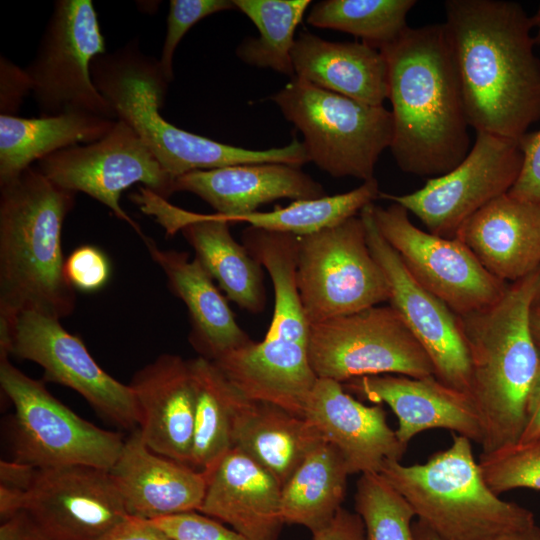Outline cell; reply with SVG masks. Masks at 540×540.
I'll use <instances>...</instances> for the list:
<instances>
[{
  "instance_id": "1f68e13d",
  "label": "cell",
  "mask_w": 540,
  "mask_h": 540,
  "mask_svg": "<svg viewBox=\"0 0 540 540\" xmlns=\"http://www.w3.org/2000/svg\"><path fill=\"white\" fill-rule=\"evenodd\" d=\"M188 363L195 396L189 465L207 475L233 448V421L244 395L213 361L199 356Z\"/></svg>"
},
{
  "instance_id": "30bf717a",
  "label": "cell",
  "mask_w": 540,
  "mask_h": 540,
  "mask_svg": "<svg viewBox=\"0 0 540 540\" xmlns=\"http://www.w3.org/2000/svg\"><path fill=\"white\" fill-rule=\"evenodd\" d=\"M308 360L317 378L340 383L374 375H435L427 353L390 305L310 325Z\"/></svg>"
},
{
  "instance_id": "ac0fdd59",
  "label": "cell",
  "mask_w": 540,
  "mask_h": 540,
  "mask_svg": "<svg viewBox=\"0 0 540 540\" xmlns=\"http://www.w3.org/2000/svg\"><path fill=\"white\" fill-rule=\"evenodd\" d=\"M350 394L387 404L398 419V439L408 446L417 434L442 428L482 444L484 431L472 396L441 382L435 375L412 378L374 375L342 383Z\"/></svg>"
},
{
  "instance_id": "7bdbcfd3",
  "label": "cell",
  "mask_w": 540,
  "mask_h": 540,
  "mask_svg": "<svg viewBox=\"0 0 540 540\" xmlns=\"http://www.w3.org/2000/svg\"><path fill=\"white\" fill-rule=\"evenodd\" d=\"M312 535L313 540H366L361 517L343 507L326 525L313 531Z\"/></svg>"
},
{
  "instance_id": "4fadbf2b",
  "label": "cell",
  "mask_w": 540,
  "mask_h": 540,
  "mask_svg": "<svg viewBox=\"0 0 540 540\" xmlns=\"http://www.w3.org/2000/svg\"><path fill=\"white\" fill-rule=\"evenodd\" d=\"M523 162L518 140L476 132L464 160L448 173L430 178L420 189L403 195L381 193L413 213L437 236L454 238L476 212L506 194Z\"/></svg>"
},
{
  "instance_id": "f546056e",
  "label": "cell",
  "mask_w": 540,
  "mask_h": 540,
  "mask_svg": "<svg viewBox=\"0 0 540 540\" xmlns=\"http://www.w3.org/2000/svg\"><path fill=\"white\" fill-rule=\"evenodd\" d=\"M116 120L82 112L21 118L0 115V184L17 177L32 162L59 150L103 138Z\"/></svg>"
},
{
  "instance_id": "74e56055",
  "label": "cell",
  "mask_w": 540,
  "mask_h": 540,
  "mask_svg": "<svg viewBox=\"0 0 540 540\" xmlns=\"http://www.w3.org/2000/svg\"><path fill=\"white\" fill-rule=\"evenodd\" d=\"M236 9L228 0H172L169 4L167 32L164 40L160 69L170 83L173 80V56L176 47L189 29L203 18L221 11Z\"/></svg>"
},
{
  "instance_id": "9c48e42d",
  "label": "cell",
  "mask_w": 540,
  "mask_h": 540,
  "mask_svg": "<svg viewBox=\"0 0 540 540\" xmlns=\"http://www.w3.org/2000/svg\"><path fill=\"white\" fill-rule=\"evenodd\" d=\"M296 280L310 325L378 306L390 297L360 216L298 236Z\"/></svg>"
},
{
  "instance_id": "9a60e30c",
  "label": "cell",
  "mask_w": 540,
  "mask_h": 540,
  "mask_svg": "<svg viewBox=\"0 0 540 540\" xmlns=\"http://www.w3.org/2000/svg\"><path fill=\"white\" fill-rule=\"evenodd\" d=\"M408 211L397 203L373 205L381 235L425 289L456 315H466L495 303L509 283L490 274L458 238L437 236L416 227Z\"/></svg>"
},
{
  "instance_id": "2e32d148",
  "label": "cell",
  "mask_w": 540,
  "mask_h": 540,
  "mask_svg": "<svg viewBox=\"0 0 540 540\" xmlns=\"http://www.w3.org/2000/svg\"><path fill=\"white\" fill-rule=\"evenodd\" d=\"M30 540H100L128 512L109 470L38 469L19 512Z\"/></svg>"
},
{
  "instance_id": "277c9868",
  "label": "cell",
  "mask_w": 540,
  "mask_h": 540,
  "mask_svg": "<svg viewBox=\"0 0 540 540\" xmlns=\"http://www.w3.org/2000/svg\"><path fill=\"white\" fill-rule=\"evenodd\" d=\"M539 281L540 267L509 283L492 305L457 315L470 357L471 396L483 425L482 453L516 444L525 428L540 358L530 324Z\"/></svg>"
},
{
  "instance_id": "ba28073f",
  "label": "cell",
  "mask_w": 540,
  "mask_h": 540,
  "mask_svg": "<svg viewBox=\"0 0 540 540\" xmlns=\"http://www.w3.org/2000/svg\"><path fill=\"white\" fill-rule=\"evenodd\" d=\"M0 385L12 402L14 459L38 469L89 466L110 470L123 448L121 433L81 418L35 380L0 357Z\"/></svg>"
},
{
  "instance_id": "7c38bea8",
  "label": "cell",
  "mask_w": 540,
  "mask_h": 540,
  "mask_svg": "<svg viewBox=\"0 0 540 540\" xmlns=\"http://www.w3.org/2000/svg\"><path fill=\"white\" fill-rule=\"evenodd\" d=\"M9 355L37 363L45 381L76 391L116 426L131 431L138 428L139 412L130 385L105 372L82 340L66 331L59 319L23 311L0 321V357Z\"/></svg>"
},
{
  "instance_id": "836d02e7",
  "label": "cell",
  "mask_w": 540,
  "mask_h": 540,
  "mask_svg": "<svg viewBox=\"0 0 540 540\" xmlns=\"http://www.w3.org/2000/svg\"><path fill=\"white\" fill-rule=\"evenodd\" d=\"M380 195L375 178L342 194L310 200H296L285 208L253 212L232 220L264 230L304 236L335 226L357 216Z\"/></svg>"
},
{
  "instance_id": "8fae6325",
  "label": "cell",
  "mask_w": 540,
  "mask_h": 540,
  "mask_svg": "<svg viewBox=\"0 0 540 540\" xmlns=\"http://www.w3.org/2000/svg\"><path fill=\"white\" fill-rule=\"evenodd\" d=\"M105 53L92 1H55L36 56L24 69L41 116L82 112L117 120L91 74L94 59Z\"/></svg>"
},
{
  "instance_id": "52a82bcc",
  "label": "cell",
  "mask_w": 540,
  "mask_h": 540,
  "mask_svg": "<svg viewBox=\"0 0 540 540\" xmlns=\"http://www.w3.org/2000/svg\"><path fill=\"white\" fill-rule=\"evenodd\" d=\"M303 134L310 162L333 177L374 178L381 153L390 148L393 117L372 106L294 76L270 98Z\"/></svg>"
},
{
  "instance_id": "7402d4cb",
  "label": "cell",
  "mask_w": 540,
  "mask_h": 540,
  "mask_svg": "<svg viewBox=\"0 0 540 540\" xmlns=\"http://www.w3.org/2000/svg\"><path fill=\"white\" fill-rule=\"evenodd\" d=\"M109 472L128 514L150 520L199 511L207 486L203 472L149 449L138 428Z\"/></svg>"
},
{
  "instance_id": "8992f818",
  "label": "cell",
  "mask_w": 540,
  "mask_h": 540,
  "mask_svg": "<svg viewBox=\"0 0 540 540\" xmlns=\"http://www.w3.org/2000/svg\"><path fill=\"white\" fill-rule=\"evenodd\" d=\"M91 74L117 120L136 132L174 179L192 171L218 169L237 162L235 146L179 129L164 119L159 110L169 83L159 60L144 55L137 42L96 57Z\"/></svg>"
},
{
  "instance_id": "bcb514c9",
  "label": "cell",
  "mask_w": 540,
  "mask_h": 540,
  "mask_svg": "<svg viewBox=\"0 0 540 540\" xmlns=\"http://www.w3.org/2000/svg\"><path fill=\"white\" fill-rule=\"evenodd\" d=\"M540 437V358L527 403L525 428L517 443H526Z\"/></svg>"
},
{
  "instance_id": "f907efd6",
  "label": "cell",
  "mask_w": 540,
  "mask_h": 540,
  "mask_svg": "<svg viewBox=\"0 0 540 540\" xmlns=\"http://www.w3.org/2000/svg\"><path fill=\"white\" fill-rule=\"evenodd\" d=\"M416 540H441L420 522L413 529Z\"/></svg>"
},
{
  "instance_id": "d6a6232c",
  "label": "cell",
  "mask_w": 540,
  "mask_h": 540,
  "mask_svg": "<svg viewBox=\"0 0 540 540\" xmlns=\"http://www.w3.org/2000/svg\"><path fill=\"white\" fill-rule=\"evenodd\" d=\"M233 3L259 31L258 38H246L237 47L238 58L248 65L294 77V33L311 1L234 0Z\"/></svg>"
},
{
  "instance_id": "4316f807",
  "label": "cell",
  "mask_w": 540,
  "mask_h": 540,
  "mask_svg": "<svg viewBox=\"0 0 540 540\" xmlns=\"http://www.w3.org/2000/svg\"><path fill=\"white\" fill-rule=\"evenodd\" d=\"M143 240L167 276L171 292L184 302L191 324L190 342L202 357L215 361L252 341L197 258L190 260L184 251L160 249L146 236Z\"/></svg>"
},
{
  "instance_id": "83f0119b",
  "label": "cell",
  "mask_w": 540,
  "mask_h": 540,
  "mask_svg": "<svg viewBox=\"0 0 540 540\" xmlns=\"http://www.w3.org/2000/svg\"><path fill=\"white\" fill-rule=\"evenodd\" d=\"M295 76L372 106L388 98V66L378 49L363 42H331L307 32L292 50Z\"/></svg>"
},
{
  "instance_id": "7a4b0ae2",
  "label": "cell",
  "mask_w": 540,
  "mask_h": 540,
  "mask_svg": "<svg viewBox=\"0 0 540 540\" xmlns=\"http://www.w3.org/2000/svg\"><path fill=\"white\" fill-rule=\"evenodd\" d=\"M379 51L388 66L397 166L421 177L448 173L469 153L470 138L444 24L408 26Z\"/></svg>"
},
{
  "instance_id": "816d5d0a",
  "label": "cell",
  "mask_w": 540,
  "mask_h": 540,
  "mask_svg": "<svg viewBox=\"0 0 540 540\" xmlns=\"http://www.w3.org/2000/svg\"><path fill=\"white\" fill-rule=\"evenodd\" d=\"M533 28L536 29L535 43L540 45V3L533 16H531Z\"/></svg>"
},
{
  "instance_id": "e0dca14e",
  "label": "cell",
  "mask_w": 540,
  "mask_h": 540,
  "mask_svg": "<svg viewBox=\"0 0 540 540\" xmlns=\"http://www.w3.org/2000/svg\"><path fill=\"white\" fill-rule=\"evenodd\" d=\"M373 203L361 217L368 246L381 266L390 291L389 305L430 358L435 376L446 385L471 395V364L457 315L410 274L399 254L379 232Z\"/></svg>"
},
{
  "instance_id": "f5cc1de1",
  "label": "cell",
  "mask_w": 540,
  "mask_h": 540,
  "mask_svg": "<svg viewBox=\"0 0 540 540\" xmlns=\"http://www.w3.org/2000/svg\"><path fill=\"white\" fill-rule=\"evenodd\" d=\"M533 306L540 307V281H539L538 290H537V293H536V297H535Z\"/></svg>"
},
{
  "instance_id": "db71d44e",
  "label": "cell",
  "mask_w": 540,
  "mask_h": 540,
  "mask_svg": "<svg viewBox=\"0 0 540 540\" xmlns=\"http://www.w3.org/2000/svg\"><path fill=\"white\" fill-rule=\"evenodd\" d=\"M167 540H175V539H172V538L169 537Z\"/></svg>"
},
{
  "instance_id": "d590c367",
  "label": "cell",
  "mask_w": 540,
  "mask_h": 540,
  "mask_svg": "<svg viewBox=\"0 0 540 540\" xmlns=\"http://www.w3.org/2000/svg\"><path fill=\"white\" fill-rule=\"evenodd\" d=\"M355 512L363 521L366 540H416L412 506L380 473L361 474Z\"/></svg>"
},
{
  "instance_id": "d6986e66",
  "label": "cell",
  "mask_w": 540,
  "mask_h": 540,
  "mask_svg": "<svg viewBox=\"0 0 540 540\" xmlns=\"http://www.w3.org/2000/svg\"><path fill=\"white\" fill-rule=\"evenodd\" d=\"M138 197L144 210L157 216L168 233L181 231L195 258L216 280L226 297L250 313L263 311L266 302L263 267L244 245L233 238L229 223L217 214H199L175 207L144 190Z\"/></svg>"
},
{
  "instance_id": "4dcf8cb0",
  "label": "cell",
  "mask_w": 540,
  "mask_h": 540,
  "mask_svg": "<svg viewBox=\"0 0 540 540\" xmlns=\"http://www.w3.org/2000/svg\"><path fill=\"white\" fill-rule=\"evenodd\" d=\"M349 475L341 452L326 441L320 443L281 488L284 523L311 532L326 525L342 507Z\"/></svg>"
},
{
  "instance_id": "c3c4849f",
  "label": "cell",
  "mask_w": 540,
  "mask_h": 540,
  "mask_svg": "<svg viewBox=\"0 0 540 540\" xmlns=\"http://www.w3.org/2000/svg\"><path fill=\"white\" fill-rule=\"evenodd\" d=\"M491 540H540V527L535 523L526 528L502 533Z\"/></svg>"
},
{
  "instance_id": "cb8c5ba5",
  "label": "cell",
  "mask_w": 540,
  "mask_h": 540,
  "mask_svg": "<svg viewBox=\"0 0 540 540\" xmlns=\"http://www.w3.org/2000/svg\"><path fill=\"white\" fill-rule=\"evenodd\" d=\"M174 190L199 196L229 224L235 218L256 212L260 205L277 199L296 201L326 196L323 186L301 167L284 163L192 171L175 179Z\"/></svg>"
},
{
  "instance_id": "5b68a950",
  "label": "cell",
  "mask_w": 540,
  "mask_h": 540,
  "mask_svg": "<svg viewBox=\"0 0 540 540\" xmlns=\"http://www.w3.org/2000/svg\"><path fill=\"white\" fill-rule=\"evenodd\" d=\"M423 464L384 461L380 474L409 502L419 522L441 540H491L536 523L525 507L502 500L486 484L468 438Z\"/></svg>"
},
{
  "instance_id": "e575fe53",
  "label": "cell",
  "mask_w": 540,
  "mask_h": 540,
  "mask_svg": "<svg viewBox=\"0 0 540 540\" xmlns=\"http://www.w3.org/2000/svg\"><path fill=\"white\" fill-rule=\"evenodd\" d=\"M415 0H324L314 4L308 24L360 38L376 49L395 40L407 27Z\"/></svg>"
},
{
  "instance_id": "6da1fadb",
  "label": "cell",
  "mask_w": 540,
  "mask_h": 540,
  "mask_svg": "<svg viewBox=\"0 0 540 540\" xmlns=\"http://www.w3.org/2000/svg\"><path fill=\"white\" fill-rule=\"evenodd\" d=\"M444 9L469 126L519 140L540 119L531 17L507 0H447Z\"/></svg>"
},
{
  "instance_id": "44dd1931",
  "label": "cell",
  "mask_w": 540,
  "mask_h": 540,
  "mask_svg": "<svg viewBox=\"0 0 540 540\" xmlns=\"http://www.w3.org/2000/svg\"><path fill=\"white\" fill-rule=\"evenodd\" d=\"M129 385L136 398L138 430L144 443L159 455L189 465L195 396L188 360L160 355L135 373Z\"/></svg>"
},
{
  "instance_id": "d4e9b609",
  "label": "cell",
  "mask_w": 540,
  "mask_h": 540,
  "mask_svg": "<svg viewBox=\"0 0 540 540\" xmlns=\"http://www.w3.org/2000/svg\"><path fill=\"white\" fill-rule=\"evenodd\" d=\"M455 237L494 277L516 282L540 267V204L506 193L472 215Z\"/></svg>"
},
{
  "instance_id": "ffe728a7",
  "label": "cell",
  "mask_w": 540,
  "mask_h": 540,
  "mask_svg": "<svg viewBox=\"0 0 540 540\" xmlns=\"http://www.w3.org/2000/svg\"><path fill=\"white\" fill-rule=\"evenodd\" d=\"M303 416L341 452L350 474L380 473L384 461H400L407 450L380 404H363L331 379H317Z\"/></svg>"
},
{
  "instance_id": "ab89813d",
  "label": "cell",
  "mask_w": 540,
  "mask_h": 540,
  "mask_svg": "<svg viewBox=\"0 0 540 540\" xmlns=\"http://www.w3.org/2000/svg\"><path fill=\"white\" fill-rule=\"evenodd\" d=\"M111 267L106 254L93 245L76 248L65 260L64 274L74 290L95 292L106 285Z\"/></svg>"
},
{
  "instance_id": "b9f144b4",
  "label": "cell",
  "mask_w": 540,
  "mask_h": 540,
  "mask_svg": "<svg viewBox=\"0 0 540 540\" xmlns=\"http://www.w3.org/2000/svg\"><path fill=\"white\" fill-rule=\"evenodd\" d=\"M31 90L25 72L7 59H1V114L13 115L23 96Z\"/></svg>"
},
{
  "instance_id": "8d00e7d4",
  "label": "cell",
  "mask_w": 540,
  "mask_h": 540,
  "mask_svg": "<svg viewBox=\"0 0 540 540\" xmlns=\"http://www.w3.org/2000/svg\"><path fill=\"white\" fill-rule=\"evenodd\" d=\"M478 464L497 495L519 488L540 490V437L481 453Z\"/></svg>"
},
{
  "instance_id": "f6af8a7d",
  "label": "cell",
  "mask_w": 540,
  "mask_h": 540,
  "mask_svg": "<svg viewBox=\"0 0 540 540\" xmlns=\"http://www.w3.org/2000/svg\"><path fill=\"white\" fill-rule=\"evenodd\" d=\"M37 468L16 460L0 461V485L27 491L31 486Z\"/></svg>"
},
{
  "instance_id": "681fc988",
  "label": "cell",
  "mask_w": 540,
  "mask_h": 540,
  "mask_svg": "<svg viewBox=\"0 0 540 540\" xmlns=\"http://www.w3.org/2000/svg\"><path fill=\"white\" fill-rule=\"evenodd\" d=\"M530 324L535 344L540 351V307H532L530 314Z\"/></svg>"
},
{
  "instance_id": "3957f363",
  "label": "cell",
  "mask_w": 540,
  "mask_h": 540,
  "mask_svg": "<svg viewBox=\"0 0 540 540\" xmlns=\"http://www.w3.org/2000/svg\"><path fill=\"white\" fill-rule=\"evenodd\" d=\"M75 194L33 166L0 184V321L23 311L59 320L73 312L61 239Z\"/></svg>"
},
{
  "instance_id": "603a6c76",
  "label": "cell",
  "mask_w": 540,
  "mask_h": 540,
  "mask_svg": "<svg viewBox=\"0 0 540 540\" xmlns=\"http://www.w3.org/2000/svg\"><path fill=\"white\" fill-rule=\"evenodd\" d=\"M198 512L228 524L249 540H277L284 524L281 486L240 449L233 447L207 475Z\"/></svg>"
},
{
  "instance_id": "60d3db41",
  "label": "cell",
  "mask_w": 540,
  "mask_h": 540,
  "mask_svg": "<svg viewBox=\"0 0 540 540\" xmlns=\"http://www.w3.org/2000/svg\"><path fill=\"white\" fill-rule=\"evenodd\" d=\"M518 143L523 162L519 176L508 194L540 204V130L524 134Z\"/></svg>"
},
{
  "instance_id": "f35d334b",
  "label": "cell",
  "mask_w": 540,
  "mask_h": 540,
  "mask_svg": "<svg viewBox=\"0 0 540 540\" xmlns=\"http://www.w3.org/2000/svg\"><path fill=\"white\" fill-rule=\"evenodd\" d=\"M152 521L175 540H249L222 522L198 511L180 513Z\"/></svg>"
},
{
  "instance_id": "5bb4252c",
  "label": "cell",
  "mask_w": 540,
  "mask_h": 540,
  "mask_svg": "<svg viewBox=\"0 0 540 540\" xmlns=\"http://www.w3.org/2000/svg\"><path fill=\"white\" fill-rule=\"evenodd\" d=\"M39 170L59 187L83 192L108 207L114 215L130 224L141 235L140 227L120 206L121 193L142 183L155 195L167 200L175 192V179L136 132L116 120L100 140L74 145L38 161Z\"/></svg>"
},
{
  "instance_id": "ee69618b",
  "label": "cell",
  "mask_w": 540,
  "mask_h": 540,
  "mask_svg": "<svg viewBox=\"0 0 540 540\" xmlns=\"http://www.w3.org/2000/svg\"><path fill=\"white\" fill-rule=\"evenodd\" d=\"M168 538L152 520L128 514L100 540H167Z\"/></svg>"
},
{
  "instance_id": "7dc6e473",
  "label": "cell",
  "mask_w": 540,
  "mask_h": 540,
  "mask_svg": "<svg viewBox=\"0 0 540 540\" xmlns=\"http://www.w3.org/2000/svg\"><path fill=\"white\" fill-rule=\"evenodd\" d=\"M26 491L0 485V518L5 521L22 511Z\"/></svg>"
},
{
  "instance_id": "f1b7e54d",
  "label": "cell",
  "mask_w": 540,
  "mask_h": 540,
  "mask_svg": "<svg viewBox=\"0 0 540 540\" xmlns=\"http://www.w3.org/2000/svg\"><path fill=\"white\" fill-rule=\"evenodd\" d=\"M232 441L233 447L262 466L282 488L305 457L325 440L304 417L244 396L235 413Z\"/></svg>"
},
{
  "instance_id": "484cf974",
  "label": "cell",
  "mask_w": 540,
  "mask_h": 540,
  "mask_svg": "<svg viewBox=\"0 0 540 540\" xmlns=\"http://www.w3.org/2000/svg\"><path fill=\"white\" fill-rule=\"evenodd\" d=\"M248 399L277 405L304 417L317 381L307 346L263 339L230 351L213 361Z\"/></svg>"
}]
</instances>
